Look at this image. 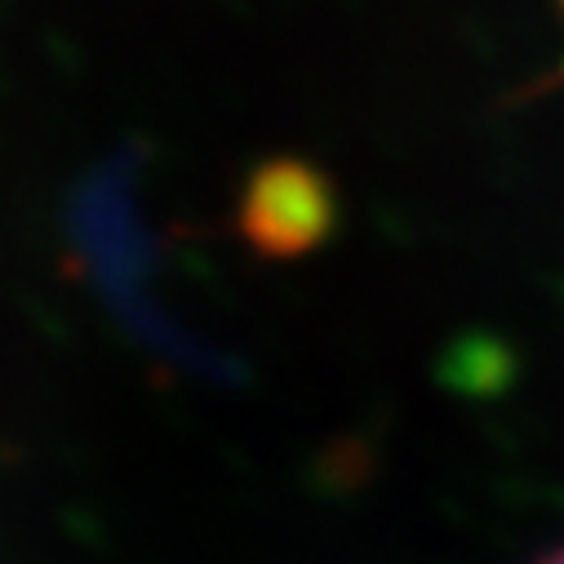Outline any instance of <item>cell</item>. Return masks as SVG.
Listing matches in <instances>:
<instances>
[{"label": "cell", "instance_id": "1", "mask_svg": "<svg viewBox=\"0 0 564 564\" xmlns=\"http://www.w3.org/2000/svg\"><path fill=\"white\" fill-rule=\"evenodd\" d=\"M72 236H76V249L85 253L89 271L98 275L107 303L133 329V338L156 347L161 356H178V360L200 365L196 347L148 299L152 240H148L143 218H138V205H133L129 165H102L89 183L76 187V196H72Z\"/></svg>", "mask_w": 564, "mask_h": 564}, {"label": "cell", "instance_id": "2", "mask_svg": "<svg viewBox=\"0 0 564 564\" xmlns=\"http://www.w3.org/2000/svg\"><path fill=\"white\" fill-rule=\"evenodd\" d=\"M338 187L321 165L303 156H267L245 178L236 231L258 258L290 262L316 253L338 231Z\"/></svg>", "mask_w": 564, "mask_h": 564}, {"label": "cell", "instance_id": "3", "mask_svg": "<svg viewBox=\"0 0 564 564\" xmlns=\"http://www.w3.org/2000/svg\"><path fill=\"white\" fill-rule=\"evenodd\" d=\"M546 560H564V546H555V551H551V555H546Z\"/></svg>", "mask_w": 564, "mask_h": 564}, {"label": "cell", "instance_id": "4", "mask_svg": "<svg viewBox=\"0 0 564 564\" xmlns=\"http://www.w3.org/2000/svg\"><path fill=\"white\" fill-rule=\"evenodd\" d=\"M560 10H564V0H560Z\"/></svg>", "mask_w": 564, "mask_h": 564}]
</instances>
